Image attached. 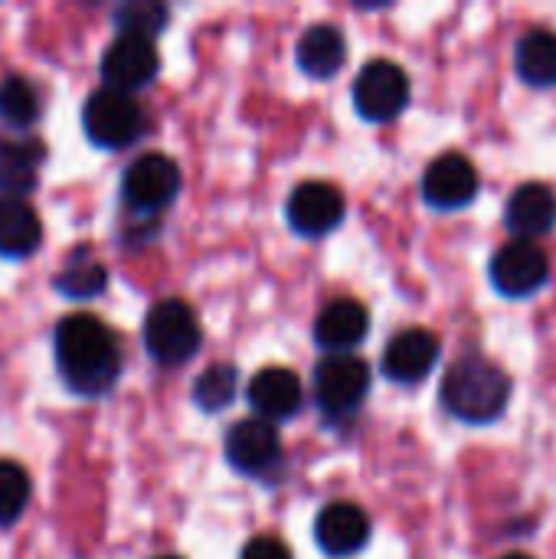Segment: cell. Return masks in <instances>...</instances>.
Returning <instances> with one entry per match:
<instances>
[{
	"label": "cell",
	"instance_id": "6da1fadb",
	"mask_svg": "<svg viewBox=\"0 0 556 559\" xmlns=\"http://www.w3.org/2000/svg\"><path fill=\"white\" fill-rule=\"evenodd\" d=\"M56 367L79 396H102L121 373L115 334L92 314H69L56 328Z\"/></svg>",
	"mask_w": 556,
	"mask_h": 559
},
{
	"label": "cell",
	"instance_id": "7a4b0ae2",
	"mask_svg": "<svg viewBox=\"0 0 556 559\" xmlns=\"http://www.w3.org/2000/svg\"><path fill=\"white\" fill-rule=\"evenodd\" d=\"M511 393H514V383L511 377L485 360V357H462L456 360L446 377H442V386H439V400H442V409L459 419V423H469V426H488V423H498L511 403Z\"/></svg>",
	"mask_w": 556,
	"mask_h": 559
},
{
	"label": "cell",
	"instance_id": "3957f363",
	"mask_svg": "<svg viewBox=\"0 0 556 559\" xmlns=\"http://www.w3.org/2000/svg\"><path fill=\"white\" fill-rule=\"evenodd\" d=\"M200 321L193 314V308L180 298H167L161 305H154L147 311L144 321V347L151 354L154 364L161 367H180L187 360H193V354L200 350Z\"/></svg>",
	"mask_w": 556,
	"mask_h": 559
},
{
	"label": "cell",
	"instance_id": "277c9868",
	"mask_svg": "<svg viewBox=\"0 0 556 559\" xmlns=\"http://www.w3.org/2000/svg\"><path fill=\"white\" fill-rule=\"evenodd\" d=\"M370 393V367L351 354H331L315 367V400L324 416L344 419L364 406Z\"/></svg>",
	"mask_w": 556,
	"mask_h": 559
},
{
	"label": "cell",
	"instance_id": "5b68a950",
	"mask_svg": "<svg viewBox=\"0 0 556 559\" xmlns=\"http://www.w3.org/2000/svg\"><path fill=\"white\" fill-rule=\"evenodd\" d=\"M82 128L92 144L118 151V147H128L141 134L144 111L134 102V95H125L115 88H98L82 108Z\"/></svg>",
	"mask_w": 556,
	"mask_h": 559
},
{
	"label": "cell",
	"instance_id": "8992f818",
	"mask_svg": "<svg viewBox=\"0 0 556 559\" xmlns=\"http://www.w3.org/2000/svg\"><path fill=\"white\" fill-rule=\"evenodd\" d=\"M410 105V75L390 62V59H374L367 62L357 79H354V108L367 121H393L403 115Z\"/></svg>",
	"mask_w": 556,
	"mask_h": 559
},
{
	"label": "cell",
	"instance_id": "52a82bcc",
	"mask_svg": "<svg viewBox=\"0 0 556 559\" xmlns=\"http://www.w3.org/2000/svg\"><path fill=\"white\" fill-rule=\"evenodd\" d=\"M488 278L495 292L505 298H531L551 282V259L541 249V242L511 239L495 252Z\"/></svg>",
	"mask_w": 556,
	"mask_h": 559
},
{
	"label": "cell",
	"instance_id": "ba28073f",
	"mask_svg": "<svg viewBox=\"0 0 556 559\" xmlns=\"http://www.w3.org/2000/svg\"><path fill=\"white\" fill-rule=\"evenodd\" d=\"M180 193V167L167 154H141L121 177V197L134 213H157Z\"/></svg>",
	"mask_w": 556,
	"mask_h": 559
},
{
	"label": "cell",
	"instance_id": "9c48e42d",
	"mask_svg": "<svg viewBox=\"0 0 556 559\" xmlns=\"http://www.w3.org/2000/svg\"><path fill=\"white\" fill-rule=\"evenodd\" d=\"M226 462L249 478H269L282 468L279 429L265 419L236 423L226 436Z\"/></svg>",
	"mask_w": 556,
	"mask_h": 559
},
{
	"label": "cell",
	"instance_id": "30bf717a",
	"mask_svg": "<svg viewBox=\"0 0 556 559\" xmlns=\"http://www.w3.org/2000/svg\"><path fill=\"white\" fill-rule=\"evenodd\" d=\"M157 66L161 59H157L154 39L118 33L115 43L102 56V79H105V88L131 95L157 75Z\"/></svg>",
	"mask_w": 556,
	"mask_h": 559
},
{
	"label": "cell",
	"instance_id": "8fae6325",
	"mask_svg": "<svg viewBox=\"0 0 556 559\" xmlns=\"http://www.w3.org/2000/svg\"><path fill=\"white\" fill-rule=\"evenodd\" d=\"M478 197V170L465 154H442L423 174V200L433 210H465Z\"/></svg>",
	"mask_w": 556,
	"mask_h": 559
},
{
	"label": "cell",
	"instance_id": "7c38bea8",
	"mask_svg": "<svg viewBox=\"0 0 556 559\" xmlns=\"http://www.w3.org/2000/svg\"><path fill=\"white\" fill-rule=\"evenodd\" d=\"M285 213H288V226L298 236L318 239V236H328L331 229L341 226L344 197H341L338 187H331L324 180H305L301 187L292 190V197L285 203Z\"/></svg>",
	"mask_w": 556,
	"mask_h": 559
},
{
	"label": "cell",
	"instance_id": "4fadbf2b",
	"mask_svg": "<svg viewBox=\"0 0 556 559\" xmlns=\"http://www.w3.org/2000/svg\"><path fill=\"white\" fill-rule=\"evenodd\" d=\"M439 350L442 347L433 331H426V328L400 331L383 350V377L400 386H416L433 373Z\"/></svg>",
	"mask_w": 556,
	"mask_h": 559
},
{
	"label": "cell",
	"instance_id": "5bb4252c",
	"mask_svg": "<svg viewBox=\"0 0 556 559\" xmlns=\"http://www.w3.org/2000/svg\"><path fill=\"white\" fill-rule=\"evenodd\" d=\"M505 226L511 239L537 242L541 236L554 233L556 226V190L547 183H524L508 197Z\"/></svg>",
	"mask_w": 556,
	"mask_h": 559
},
{
	"label": "cell",
	"instance_id": "9a60e30c",
	"mask_svg": "<svg viewBox=\"0 0 556 559\" xmlns=\"http://www.w3.org/2000/svg\"><path fill=\"white\" fill-rule=\"evenodd\" d=\"M315 540L328 557H354L370 540V518L357 504L334 501L318 514Z\"/></svg>",
	"mask_w": 556,
	"mask_h": 559
},
{
	"label": "cell",
	"instance_id": "2e32d148",
	"mask_svg": "<svg viewBox=\"0 0 556 559\" xmlns=\"http://www.w3.org/2000/svg\"><path fill=\"white\" fill-rule=\"evenodd\" d=\"M301 380L285 367H265L249 383V406L256 409V419L279 423L292 419L301 409Z\"/></svg>",
	"mask_w": 556,
	"mask_h": 559
},
{
	"label": "cell",
	"instance_id": "e0dca14e",
	"mask_svg": "<svg viewBox=\"0 0 556 559\" xmlns=\"http://www.w3.org/2000/svg\"><path fill=\"white\" fill-rule=\"evenodd\" d=\"M370 331V314L354 298H338L324 305V311L315 321V341L328 354H347L354 350Z\"/></svg>",
	"mask_w": 556,
	"mask_h": 559
},
{
	"label": "cell",
	"instance_id": "ac0fdd59",
	"mask_svg": "<svg viewBox=\"0 0 556 559\" xmlns=\"http://www.w3.org/2000/svg\"><path fill=\"white\" fill-rule=\"evenodd\" d=\"M46 147L39 138H0V193L23 200L39 180Z\"/></svg>",
	"mask_w": 556,
	"mask_h": 559
},
{
	"label": "cell",
	"instance_id": "d6986e66",
	"mask_svg": "<svg viewBox=\"0 0 556 559\" xmlns=\"http://www.w3.org/2000/svg\"><path fill=\"white\" fill-rule=\"evenodd\" d=\"M295 59L298 69L311 79H331L341 72L344 59H347V39L338 26L331 23H315L301 33L298 46H295Z\"/></svg>",
	"mask_w": 556,
	"mask_h": 559
},
{
	"label": "cell",
	"instance_id": "ffe728a7",
	"mask_svg": "<svg viewBox=\"0 0 556 559\" xmlns=\"http://www.w3.org/2000/svg\"><path fill=\"white\" fill-rule=\"evenodd\" d=\"M43 223L36 210L23 200L0 197V255L3 259H26L39 249Z\"/></svg>",
	"mask_w": 556,
	"mask_h": 559
},
{
	"label": "cell",
	"instance_id": "44dd1931",
	"mask_svg": "<svg viewBox=\"0 0 556 559\" xmlns=\"http://www.w3.org/2000/svg\"><path fill=\"white\" fill-rule=\"evenodd\" d=\"M514 69L534 88L556 85V33L554 29H531L514 46Z\"/></svg>",
	"mask_w": 556,
	"mask_h": 559
},
{
	"label": "cell",
	"instance_id": "7402d4cb",
	"mask_svg": "<svg viewBox=\"0 0 556 559\" xmlns=\"http://www.w3.org/2000/svg\"><path fill=\"white\" fill-rule=\"evenodd\" d=\"M39 118V92L23 75L0 79V121L10 128H29Z\"/></svg>",
	"mask_w": 556,
	"mask_h": 559
},
{
	"label": "cell",
	"instance_id": "603a6c76",
	"mask_svg": "<svg viewBox=\"0 0 556 559\" xmlns=\"http://www.w3.org/2000/svg\"><path fill=\"white\" fill-rule=\"evenodd\" d=\"M236 390H239V377L229 364H220V367H210L197 377L193 383V403L203 409V413H220L226 409L233 400H236Z\"/></svg>",
	"mask_w": 556,
	"mask_h": 559
},
{
	"label": "cell",
	"instance_id": "cb8c5ba5",
	"mask_svg": "<svg viewBox=\"0 0 556 559\" xmlns=\"http://www.w3.org/2000/svg\"><path fill=\"white\" fill-rule=\"evenodd\" d=\"M105 282H108L105 265H98V262H92V259H85V262L72 259V262L52 278V285H56L66 298H95V295L105 288Z\"/></svg>",
	"mask_w": 556,
	"mask_h": 559
},
{
	"label": "cell",
	"instance_id": "d4e9b609",
	"mask_svg": "<svg viewBox=\"0 0 556 559\" xmlns=\"http://www.w3.org/2000/svg\"><path fill=\"white\" fill-rule=\"evenodd\" d=\"M29 504V475L16 462H0V527L20 521Z\"/></svg>",
	"mask_w": 556,
	"mask_h": 559
},
{
	"label": "cell",
	"instance_id": "484cf974",
	"mask_svg": "<svg viewBox=\"0 0 556 559\" xmlns=\"http://www.w3.org/2000/svg\"><path fill=\"white\" fill-rule=\"evenodd\" d=\"M115 23H118V29L128 33V36L154 39V36L164 33V26H167V7L151 3V0H134V3H125V7L115 13Z\"/></svg>",
	"mask_w": 556,
	"mask_h": 559
},
{
	"label": "cell",
	"instance_id": "4316f807",
	"mask_svg": "<svg viewBox=\"0 0 556 559\" xmlns=\"http://www.w3.org/2000/svg\"><path fill=\"white\" fill-rule=\"evenodd\" d=\"M239 559H292V550L279 537H256L246 544Z\"/></svg>",
	"mask_w": 556,
	"mask_h": 559
},
{
	"label": "cell",
	"instance_id": "83f0119b",
	"mask_svg": "<svg viewBox=\"0 0 556 559\" xmlns=\"http://www.w3.org/2000/svg\"><path fill=\"white\" fill-rule=\"evenodd\" d=\"M501 559H534V557H528V554H508V557H501Z\"/></svg>",
	"mask_w": 556,
	"mask_h": 559
},
{
	"label": "cell",
	"instance_id": "f1b7e54d",
	"mask_svg": "<svg viewBox=\"0 0 556 559\" xmlns=\"http://www.w3.org/2000/svg\"><path fill=\"white\" fill-rule=\"evenodd\" d=\"M161 559H177V557H161Z\"/></svg>",
	"mask_w": 556,
	"mask_h": 559
}]
</instances>
